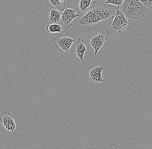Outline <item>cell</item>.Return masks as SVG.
<instances>
[{
  "mask_svg": "<svg viewBox=\"0 0 152 149\" xmlns=\"http://www.w3.org/2000/svg\"><path fill=\"white\" fill-rule=\"evenodd\" d=\"M104 67L102 66H95L90 70L89 72L90 79L93 83L99 84L105 81L102 77V72Z\"/></svg>",
  "mask_w": 152,
  "mask_h": 149,
  "instance_id": "ba28073f",
  "label": "cell"
},
{
  "mask_svg": "<svg viewBox=\"0 0 152 149\" xmlns=\"http://www.w3.org/2000/svg\"><path fill=\"white\" fill-rule=\"evenodd\" d=\"M117 8L116 6L108 5L96 0L93 2V6L81 17L78 23L81 26L87 27L98 25L102 21L107 22L114 18Z\"/></svg>",
  "mask_w": 152,
  "mask_h": 149,
  "instance_id": "6da1fadb",
  "label": "cell"
},
{
  "mask_svg": "<svg viewBox=\"0 0 152 149\" xmlns=\"http://www.w3.org/2000/svg\"><path fill=\"white\" fill-rule=\"evenodd\" d=\"M98 1H100L102 2L103 3H105L106 2V1L107 0H98Z\"/></svg>",
  "mask_w": 152,
  "mask_h": 149,
  "instance_id": "2e32d148",
  "label": "cell"
},
{
  "mask_svg": "<svg viewBox=\"0 0 152 149\" xmlns=\"http://www.w3.org/2000/svg\"><path fill=\"white\" fill-rule=\"evenodd\" d=\"M109 35V30L105 29L95 34L90 38V44L94 50L95 55L103 47L104 42L108 40Z\"/></svg>",
  "mask_w": 152,
  "mask_h": 149,
  "instance_id": "277c9868",
  "label": "cell"
},
{
  "mask_svg": "<svg viewBox=\"0 0 152 149\" xmlns=\"http://www.w3.org/2000/svg\"><path fill=\"white\" fill-rule=\"evenodd\" d=\"M0 121L7 131L14 132L16 128V124L10 112L4 111L0 115Z\"/></svg>",
  "mask_w": 152,
  "mask_h": 149,
  "instance_id": "52a82bcc",
  "label": "cell"
},
{
  "mask_svg": "<svg viewBox=\"0 0 152 149\" xmlns=\"http://www.w3.org/2000/svg\"><path fill=\"white\" fill-rule=\"evenodd\" d=\"M49 4L53 9L62 13L66 8V3L64 0H49Z\"/></svg>",
  "mask_w": 152,
  "mask_h": 149,
  "instance_id": "8fae6325",
  "label": "cell"
},
{
  "mask_svg": "<svg viewBox=\"0 0 152 149\" xmlns=\"http://www.w3.org/2000/svg\"><path fill=\"white\" fill-rule=\"evenodd\" d=\"M144 5L147 6V7H150L152 5V0H139Z\"/></svg>",
  "mask_w": 152,
  "mask_h": 149,
  "instance_id": "9a60e30c",
  "label": "cell"
},
{
  "mask_svg": "<svg viewBox=\"0 0 152 149\" xmlns=\"http://www.w3.org/2000/svg\"><path fill=\"white\" fill-rule=\"evenodd\" d=\"M127 19L118 6L113 19L109 23V34H112L115 32L120 33L127 29L129 24Z\"/></svg>",
  "mask_w": 152,
  "mask_h": 149,
  "instance_id": "3957f363",
  "label": "cell"
},
{
  "mask_svg": "<svg viewBox=\"0 0 152 149\" xmlns=\"http://www.w3.org/2000/svg\"><path fill=\"white\" fill-rule=\"evenodd\" d=\"M93 0H77L79 7L81 12H85Z\"/></svg>",
  "mask_w": 152,
  "mask_h": 149,
  "instance_id": "4fadbf2b",
  "label": "cell"
},
{
  "mask_svg": "<svg viewBox=\"0 0 152 149\" xmlns=\"http://www.w3.org/2000/svg\"><path fill=\"white\" fill-rule=\"evenodd\" d=\"M61 13L58 10L51 8L48 19V22L50 24H58L60 23Z\"/></svg>",
  "mask_w": 152,
  "mask_h": 149,
  "instance_id": "30bf717a",
  "label": "cell"
},
{
  "mask_svg": "<svg viewBox=\"0 0 152 149\" xmlns=\"http://www.w3.org/2000/svg\"><path fill=\"white\" fill-rule=\"evenodd\" d=\"M87 43L84 40L81 38L78 39L75 46L74 51L81 62H83V56L85 52L87 50Z\"/></svg>",
  "mask_w": 152,
  "mask_h": 149,
  "instance_id": "9c48e42d",
  "label": "cell"
},
{
  "mask_svg": "<svg viewBox=\"0 0 152 149\" xmlns=\"http://www.w3.org/2000/svg\"><path fill=\"white\" fill-rule=\"evenodd\" d=\"M52 40L56 48H60L66 53L70 51V48L73 46L75 40L71 36H57L52 38Z\"/></svg>",
  "mask_w": 152,
  "mask_h": 149,
  "instance_id": "8992f818",
  "label": "cell"
},
{
  "mask_svg": "<svg viewBox=\"0 0 152 149\" xmlns=\"http://www.w3.org/2000/svg\"><path fill=\"white\" fill-rule=\"evenodd\" d=\"M124 0H107L105 4L119 6L123 4Z\"/></svg>",
  "mask_w": 152,
  "mask_h": 149,
  "instance_id": "5bb4252c",
  "label": "cell"
},
{
  "mask_svg": "<svg viewBox=\"0 0 152 149\" xmlns=\"http://www.w3.org/2000/svg\"><path fill=\"white\" fill-rule=\"evenodd\" d=\"M63 28L58 24H50L46 26V30L48 33H61Z\"/></svg>",
  "mask_w": 152,
  "mask_h": 149,
  "instance_id": "7c38bea8",
  "label": "cell"
},
{
  "mask_svg": "<svg viewBox=\"0 0 152 149\" xmlns=\"http://www.w3.org/2000/svg\"><path fill=\"white\" fill-rule=\"evenodd\" d=\"M76 10L66 8L61 13L60 23L65 29H69L72 26V21L79 16L76 13Z\"/></svg>",
  "mask_w": 152,
  "mask_h": 149,
  "instance_id": "5b68a950",
  "label": "cell"
},
{
  "mask_svg": "<svg viewBox=\"0 0 152 149\" xmlns=\"http://www.w3.org/2000/svg\"><path fill=\"white\" fill-rule=\"evenodd\" d=\"M118 8L127 18L134 20L142 18L148 10V7L139 0H124Z\"/></svg>",
  "mask_w": 152,
  "mask_h": 149,
  "instance_id": "7a4b0ae2",
  "label": "cell"
}]
</instances>
